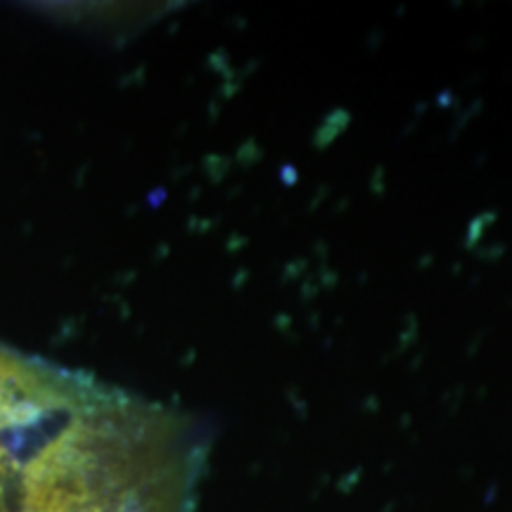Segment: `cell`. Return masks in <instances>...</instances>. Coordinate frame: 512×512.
<instances>
[{
	"mask_svg": "<svg viewBox=\"0 0 512 512\" xmlns=\"http://www.w3.org/2000/svg\"><path fill=\"white\" fill-rule=\"evenodd\" d=\"M200 470L188 420L98 384L24 467L17 512H195Z\"/></svg>",
	"mask_w": 512,
	"mask_h": 512,
	"instance_id": "6da1fadb",
	"label": "cell"
},
{
	"mask_svg": "<svg viewBox=\"0 0 512 512\" xmlns=\"http://www.w3.org/2000/svg\"><path fill=\"white\" fill-rule=\"evenodd\" d=\"M98 382L0 347V427H19L69 413Z\"/></svg>",
	"mask_w": 512,
	"mask_h": 512,
	"instance_id": "7a4b0ae2",
	"label": "cell"
},
{
	"mask_svg": "<svg viewBox=\"0 0 512 512\" xmlns=\"http://www.w3.org/2000/svg\"><path fill=\"white\" fill-rule=\"evenodd\" d=\"M3 465H5V453L3 448H0V475H3Z\"/></svg>",
	"mask_w": 512,
	"mask_h": 512,
	"instance_id": "3957f363",
	"label": "cell"
}]
</instances>
